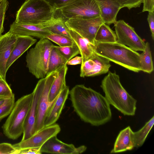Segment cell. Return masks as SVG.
<instances>
[{
  "mask_svg": "<svg viewBox=\"0 0 154 154\" xmlns=\"http://www.w3.org/2000/svg\"><path fill=\"white\" fill-rule=\"evenodd\" d=\"M69 94L74 111L84 122L98 126L111 119L110 104L99 92L84 85H78L69 91Z\"/></svg>",
  "mask_w": 154,
  "mask_h": 154,
  "instance_id": "obj_1",
  "label": "cell"
},
{
  "mask_svg": "<svg viewBox=\"0 0 154 154\" xmlns=\"http://www.w3.org/2000/svg\"><path fill=\"white\" fill-rule=\"evenodd\" d=\"M140 62L141 71L151 73L153 70V62L149 44L145 43L144 50L140 54Z\"/></svg>",
  "mask_w": 154,
  "mask_h": 154,
  "instance_id": "obj_26",
  "label": "cell"
},
{
  "mask_svg": "<svg viewBox=\"0 0 154 154\" xmlns=\"http://www.w3.org/2000/svg\"><path fill=\"white\" fill-rule=\"evenodd\" d=\"M68 61L55 47L52 49L49 57L47 75L56 71L66 64Z\"/></svg>",
  "mask_w": 154,
  "mask_h": 154,
  "instance_id": "obj_25",
  "label": "cell"
},
{
  "mask_svg": "<svg viewBox=\"0 0 154 154\" xmlns=\"http://www.w3.org/2000/svg\"><path fill=\"white\" fill-rule=\"evenodd\" d=\"M57 74V72L56 71L45 77L44 85L38 103L35 133L45 127L44 122L48 111L53 102H50L49 92L52 84Z\"/></svg>",
  "mask_w": 154,
  "mask_h": 154,
  "instance_id": "obj_10",
  "label": "cell"
},
{
  "mask_svg": "<svg viewBox=\"0 0 154 154\" xmlns=\"http://www.w3.org/2000/svg\"><path fill=\"white\" fill-rule=\"evenodd\" d=\"M54 45L46 38L40 39L27 52L26 66L36 78L41 79L46 76L51 52Z\"/></svg>",
  "mask_w": 154,
  "mask_h": 154,
  "instance_id": "obj_6",
  "label": "cell"
},
{
  "mask_svg": "<svg viewBox=\"0 0 154 154\" xmlns=\"http://www.w3.org/2000/svg\"><path fill=\"white\" fill-rule=\"evenodd\" d=\"M103 21L100 17L90 19L70 18L65 24L68 28L94 45V38L100 26Z\"/></svg>",
  "mask_w": 154,
  "mask_h": 154,
  "instance_id": "obj_8",
  "label": "cell"
},
{
  "mask_svg": "<svg viewBox=\"0 0 154 154\" xmlns=\"http://www.w3.org/2000/svg\"><path fill=\"white\" fill-rule=\"evenodd\" d=\"M117 40L115 32L113 31L109 25L105 23H103L100 26L94 38L95 43L114 42H116Z\"/></svg>",
  "mask_w": 154,
  "mask_h": 154,
  "instance_id": "obj_24",
  "label": "cell"
},
{
  "mask_svg": "<svg viewBox=\"0 0 154 154\" xmlns=\"http://www.w3.org/2000/svg\"><path fill=\"white\" fill-rule=\"evenodd\" d=\"M36 42L37 40L32 36L17 35L14 46L7 61L6 71L19 57Z\"/></svg>",
  "mask_w": 154,
  "mask_h": 154,
  "instance_id": "obj_18",
  "label": "cell"
},
{
  "mask_svg": "<svg viewBox=\"0 0 154 154\" xmlns=\"http://www.w3.org/2000/svg\"><path fill=\"white\" fill-rule=\"evenodd\" d=\"M14 94L6 80L0 79V97L8 99L12 97Z\"/></svg>",
  "mask_w": 154,
  "mask_h": 154,
  "instance_id": "obj_31",
  "label": "cell"
},
{
  "mask_svg": "<svg viewBox=\"0 0 154 154\" xmlns=\"http://www.w3.org/2000/svg\"><path fill=\"white\" fill-rule=\"evenodd\" d=\"M59 9L67 19H90L100 16L96 0H73Z\"/></svg>",
  "mask_w": 154,
  "mask_h": 154,
  "instance_id": "obj_7",
  "label": "cell"
},
{
  "mask_svg": "<svg viewBox=\"0 0 154 154\" xmlns=\"http://www.w3.org/2000/svg\"><path fill=\"white\" fill-rule=\"evenodd\" d=\"M8 32L16 35L29 36L40 39L46 38L51 33L42 25L19 24L15 21L10 25Z\"/></svg>",
  "mask_w": 154,
  "mask_h": 154,
  "instance_id": "obj_15",
  "label": "cell"
},
{
  "mask_svg": "<svg viewBox=\"0 0 154 154\" xmlns=\"http://www.w3.org/2000/svg\"></svg>",
  "mask_w": 154,
  "mask_h": 154,
  "instance_id": "obj_44",
  "label": "cell"
},
{
  "mask_svg": "<svg viewBox=\"0 0 154 154\" xmlns=\"http://www.w3.org/2000/svg\"><path fill=\"white\" fill-rule=\"evenodd\" d=\"M120 5L121 8L126 7L130 10L133 8L139 7L143 0H114Z\"/></svg>",
  "mask_w": 154,
  "mask_h": 154,
  "instance_id": "obj_32",
  "label": "cell"
},
{
  "mask_svg": "<svg viewBox=\"0 0 154 154\" xmlns=\"http://www.w3.org/2000/svg\"><path fill=\"white\" fill-rule=\"evenodd\" d=\"M32 97V93L22 97L15 102L11 112L2 127L4 134L8 138L15 140L23 134Z\"/></svg>",
  "mask_w": 154,
  "mask_h": 154,
  "instance_id": "obj_5",
  "label": "cell"
},
{
  "mask_svg": "<svg viewBox=\"0 0 154 154\" xmlns=\"http://www.w3.org/2000/svg\"><path fill=\"white\" fill-rule=\"evenodd\" d=\"M111 66L109 60L95 53L81 64L80 76L92 77L105 74L108 72Z\"/></svg>",
  "mask_w": 154,
  "mask_h": 154,
  "instance_id": "obj_13",
  "label": "cell"
},
{
  "mask_svg": "<svg viewBox=\"0 0 154 154\" xmlns=\"http://www.w3.org/2000/svg\"><path fill=\"white\" fill-rule=\"evenodd\" d=\"M40 148H27L20 150H17L16 154H40Z\"/></svg>",
  "mask_w": 154,
  "mask_h": 154,
  "instance_id": "obj_38",
  "label": "cell"
},
{
  "mask_svg": "<svg viewBox=\"0 0 154 154\" xmlns=\"http://www.w3.org/2000/svg\"><path fill=\"white\" fill-rule=\"evenodd\" d=\"M2 79V77L0 75V79Z\"/></svg>",
  "mask_w": 154,
  "mask_h": 154,
  "instance_id": "obj_42",
  "label": "cell"
},
{
  "mask_svg": "<svg viewBox=\"0 0 154 154\" xmlns=\"http://www.w3.org/2000/svg\"><path fill=\"white\" fill-rule=\"evenodd\" d=\"M100 11V17L104 23L108 25L116 21L117 14L121 8L114 0H96Z\"/></svg>",
  "mask_w": 154,
  "mask_h": 154,
  "instance_id": "obj_17",
  "label": "cell"
},
{
  "mask_svg": "<svg viewBox=\"0 0 154 154\" xmlns=\"http://www.w3.org/2000/svg\"><path fill=\"white\" fill-rule=\"evenodd\" d=\"M14 94L10 98L6 99L0 105V121L9 115L14 105Z\"/></svg>",
  "mask_w": 154,
  "mask_h": 154,
  "instance_id": "obj_30",
  "label": "cell"
},
{
  "mask_svg": "<svg viewBox=\"0 0 154 154\" xmlns=\"http://www.w3.org/2000/svg\"><path fill=\"white\" fill-rule=\"evenodd\" d=\"M67 19L61 14L57 16L55 12L51 20L43 26L51 33L63 35L71 38L69 32V29L65 24Z\"/></svg>",
  "mask_w": 154,
  "mask_h": 154,
  "instance_id": "obj_22",
  "label": "cell"
},
{
  "mask_svg": "<svg viewBox=\"0 0 154 154\" xmlns=\"http://www.w3.org/2000/svg\"><path fill=\"white\" fill-rule=\"evenodd\" d=\"M114 24L117 42L136 51L144 50L146 43L136 33L133 27L123 20L116 21Z\"/></svg>",
  "mask_w": 154,
  "mask_h": 154,
  "instance_id": "obj_9",
  "label": "cell"
},
{
  "mask_svg": "<svg viewBox=\"0 0 154 154\" xmlns=\"http://www.w3.org/2000/svg\"><path fill=\"white\" fill-rule=\"evenodd\" d=\"M56 10L45 0H25L17 11L14 21L43 25L51 20Z\"/></svg>",
  "mask_w": 154,
  "mask_h": 154,
  "instance_id": "obj_4",
  "label": "cell"
},
{
  "mask_svg": "<svg viewBox=\"0 0 154 154\" xmlns=\"http://www.w3.org/2000/svg\"><path fill=\"white\" fill-rule=\"evenodd\" d=\"M61 131L56 123L45 127L27 139L13 144L17 150L27 148H40L49 139L57 135Z\"/></svg>",
  "mask_w": 154,
  "mask_h": 154,
  "instance_id": "obj_11",
  "label": "cell"
},
{
  "mask_svg": "<svg viewBox=\"0 0 154 154\" xmlns=\"http://www.w3.org/2000/svg\"><path fill=\"white\" fill-rule=\"evenodd\" d=\"M67 69L66 64L57 70V76L52 84L49 92V98L51 103L54 101L62 90L66 86L65 78Z\"/></svg>",
  "mask_w": 154,
  "mask_h": 154,
  "instance_id": "obj_23",
  "label": "cell"
},
{
  "mask_svg": "<svg viewBox=\"0 0 154 154\" xmlns=\"http://www.w3.org/2000/svg\"><path fill=\"white\" fill-rule=\"evenodd\" d=\"M147 20L148 21L150 30L151 33V36L152 39H154V12H148Z\"/></svg>",
  "mask_w": 154,
  "mask_h": 154,
  "instance_id": "obj_37",
  "label": "cell"
},
{
  "mask_svg": "<svg viewBox=\"0 0 154 154\" xmlns=\"http://www.w3.org/2000/svg\"><path fill=\"white\" fill-rule=\"evenodd\" d=\"M2 0H0V3L2 1Z\"/></svg>",
  "mask_w": 154,
  "mask_h": 154,
  "instance_id": "obj_43",
  "label": "cell"
},
{
  "mask_svg": "<svg viewBox=\"0 0 154 154\" xmlns=\"http://www.w3.org/2000/svg\"><path fill=\"white\" fill-rule=\"evenodd\" d=\"M94 50L97 55L130 70L136 72L141 71L140 54L117 41L95 43Z\"/></svg>",
  "mask_w": 154,
  "mask_h": 154,
  "instance_id": "obj_3",
  "label": "cell"
},
{
  "mask_svg": "<svg viewBox=\"0 0 154 154\" xmlns=\"http://www.w3.org/2000/svg\"><path fill=\"white\" fill-rule=\"evenodd\" d=\"M53 8L56 9H59L73 0H45Z\"/></svg>",
  "mask_w": 154,
  "mask_h": 154,
  "instance_id": "obj_35",
  "label": "cell"
},
{
  "mask_svg": "<svg viewBox=\"0 0 154 154\" xmlns=\"http://www.w3.org/2000/svg\"><path fill=\"white\" fill-rule=\"evenodd\" d=\"M87 147L85 145H82L76 147L73 154H78L82 153L86 151Z\"/></svg>",
  "mask_w": 154,
  "mask_h": 154,
  "instance_id": "obj_40",
  "label": "cell"
},
{
  "mask_svg": "<svg viewBox=\"0 0 154 154\" xmlns=\"http://www.w3.org/2000/svg\"><path fill=\"white\" fill-rule=\"evenodd\" d=\"M69 87L66 86L49 107L45 122V127L55 124L58 119L69 94Z\"/></svg>",
  "mask_w": 154,
  "mask_h": 154,
  "instance_id": "obj_16",
  "label": "cell"
},
{
  "mask_svg": "<svg viewBox=\"0 0 154 154\" xmlns=\"http://www.w3.org/2000/svg\"><path fill=\"white\" fill-rule=\"evenodd\" d=\"M82 63V58L81 56H76L68 60L66 63L68 65H75L81 64Z\"/></svg>",
  "mask_w": 154,
  "mask_h": 154,
  "instance_id": "obj_39",
  "label": "cell"
},
{
  "mask_svg": "<svg viewBox=\"0 0 154 154\" xmlns=\"http://www.w3.org/2000/svg\"><path fill=\"white\" fill-rule=\"evenodd\" d=\"M54 47L68 61L80 54L79 48L75 42L71 46L62 47L54 45Z\"/></svg>",
  "mask_w": 154,
  "mask_h": 154,
  "instance_id": "obj_28",
  "label": "cell"
},
{
  "mask_svg": "<svg viewBox=\"0 0 154 154\" xmlns=\"http://www.w3.org/2000/svg\"><path fill=\"white\" fill-rule=\"evenodd\" d=\"M154 123V116L152 117L139 131L134 132V147L141 146L144 142Z\"/></svg>",
  "mask_w": 154,
  "mask_h": 154,
  "instance_id": "obj_27",
  "label": "cell"
},
{
  "mask_svg": "<svg viewBox=\"0 0 154 154\" xmlns=\"http://www.w3.org/2000/svg\"><path fill=\"white\" fill-rule=\"evenodd\" d=\"M134 147V132L128 126L120 132L110 153L123 152L131 150Z\"/></svg>",
  "mask_w": 154,
  "mask_h": 154,
  "instance_id": "obj_19",
  "label": "cell"
},
{
  "mask_svg": "<svg viewBox=\"0 0 154 154\" xmlns=\"http://www.w3.org/2000/svg\"><path fill=\"white\" fill-rule=\"evenodd\" d=\"M17 39V35L8 32L0 37V75L6 80V66Z\"/></svg>",
  "mask_w": 154,
  "mask_h": 154,
  "instance_id": "obj_14",
  "label": "cell"
},
{
  "mask_svg": "<svg viewBox=\"0 0 154 154\" xmlns=\"http://www.w3.org/2000/svg\"><path fill=\"white\" fill-rule=\"evenodd\" d=\"M6 99H7L6 98L0 97V105L2 104Z\"/></svg>",
  "mask_w": 154,
  "mask_h": 154,
  "instance_id": "obj_41",
  "label": "cell"
},
{
  "mask_svg": "<svg viewBox=\"0 0 154 154\" xmlns=\"http://www.w3.org/2000/svg\"><path fill=\"white\" fill-rule=\"evenodd\" d=\"M100 86L109 104L124 115H135L137 100L123 88L116 72H109L102 80Z\"/></svg>",
  "mask_w": 154,
  "mask_h": 154,
  "instance_id": "obj_2",
  "label": "cell"
},
{
  "mask_svg": "<svg viewBox=\"0 0 154 154\" xmlns=\"http://www.w3.org/2000/svg\"><path fill=\"white\" fill-rule=\"evenodd\" d=\"M45 82V77L41 79L37 82L32 92V101L25 122L21 141L29 138L35 133L38 103L43 90Z\"/></svg>",
  "mask_w": 154,
  "mask_h": 154,
  "instance_id": "obj_12",
  "label": "cell"
},
{
  "mask_svg": "<svg viewBox=\"0 0 154 154\" xmlns=\"http://www.w3.org/2000/svg\"><path fill=\"white\" fill-rule=\"evenodd\" d=\"M46 38L60 47L71 46L75 43L72 38L61 35L51 33L47 36Z\"/></svg>",
  "mask_w": 154,
  "mask_h": 154,
  "instance_id": "obj_29",
  "label": "cell"
},
{
  "mask_svg": "<svg viewBox=\"0 0 154 154\" xmlns=\"http://www.w3.org/2000/svg\"><path fill=\"white\" fill-rule=\"evenodd\" d=\"M17 150L13 145L6 143H0V154H16Z\"/></svg>",
  "mask_w": 154,
  "mask_h": 154,
  "instance_id": "obj_34",
  "label": "cell"
},
{
  "mask_svg": "<svg viewBox=\"0 0 154 154\" xmlns=\"http://www.w3.org/2000/svg\"><path fill=\"white\" fill-rule=\"evenodd\" d=\"M8 4L7 0H2L0 3V37L4 30L3 23Z\"/></svg>",
  "mask_w": 154,
  "mask_h": 154,
  "instance_id": "obj_33",
  "label": "cell"
},
{
  "mask_svg": "<svg viewBox=\"0 0 154 154\" xmlns=\"http://www.w3.org/2000/svg\"><path fill=\"white\" fill-rule=\"evenodd\" d=\"M75 147L72 144L63 143L59 140L57 135L49 139L40 148L42 153L73 154Z\"/></svg>",
  "mask_w": 154,
  "mask_h": 154,
  "instance_id": "obj_20",
  "label": "cell"
},
{
  "mask_svg": "<svg viewBox=\"0 0 154 154\" xmlns=\"http://www.w3.org/2000/svg\"><path fill=\"white\" fill-rule=\"evenodd\" d=\"M142 12L154 11V0H143Z\"/></svg>",
  "mask_w": 154,
  "mask_h": 154,
  "instance_id": "obj_36",
  "label": "cell"
},
{
  "mask_svg": "<svg viewBox=\"0 0 154 154\" xmlns=\"http://www.w3.org/2000/svg\"><path fill=\"white\" fill-rule=\"evenodd\" d=\"M69 32L71 38L78 46L82 58V63L90 59L95 53L94 45L87 39L75 31L69 29Z\"/></svg>",
  "mask_w": 154,
  "mask_h": 154,
  "instance_id": "obj_21",
  "label": "cell"
}]
</instances>
